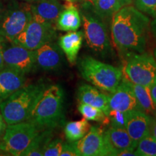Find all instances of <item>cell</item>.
Wrapping results in <instances>:
<instances>
[{
  "label": "cell",
  "instance_id": "obj_1",
  "mask_svg": "<svg viewBox=\"0 0 156 156\" xmlns=\"http://www.w3.org/2000/svg\"><path fill=\"white\" fill-rule=\"evenodd\" d=\"M150 25L148 17L131 5L124 6L113 15L112 41L122 56L145 52Z\"/></svg>",
  "mask_w": 156,
  "mask_h": 156
},
{
  "label": "cell",
  "instance_id": "obj_2",
  "mask_svg": "<svg viewBox=\"0 0 156 156\" xmlns=\"http://www.w3.org/2000/svg\"><path fill=\"white\" fill-rule=\"evenodd\" d=\"M64 93L58 85L46 87L38 98L28 120L40 130L53 129L64 118Z\"/></svg>",
  "mask_w": 156,
  "mask_h": 156
},
{
  "label": "cell",
  "instance_id": "obj_3",
  "mask_svg": "<svg viewBox=\"0 0 156 156\" xmlns=\"http://www.w3.org/2000/svg\"><path fill=\"white\" fill-rule=\"evenodd\" d=\"M46 87L43 83L25 85L0 103V112L6 123L12 124L28 121Z\"/></svg>",
  "mask_w": 156,
  "mask_h": 156
},
{
  "label": "cell",
  "instance_id": "obj_4",
  "mask_svg": "<svg viewBox=\"0 0 156 156\" xmlns=\"http://www.w3.org/2000/svg\"><path fill=\"white\" fill-rule=\"evenodd\" d=\"M78 69L85 80L110 93L116 90L123 77L122 71L119 68L89 56L80 58Z\"/></svg>",
  "mask_w": 156,
  "mask_h": 156
},
{
  "label": "cell",
  "instance_id": "obj_5",
  "mask_svg": "<svg viewBox=\"0 0 156 156\" xmlns=\"http://www.w3.org/2000/svg\"><path fill=\"white\" fill-rule=\"evenodd\" d=\"M83 21L84 38L87 46L93 53L106 58L113 54L106 25L103 20L92 11H83L81 13Z\"/></svg>",
  "mask_w": 156,
  "mask_h": 156
},
{
  "label": "cell",
  "instance_id": "obj_6",
  "mask_svg": "<svg viewBox=\"0 0 156 156\" xmlns=\"http://www.w3.org/2000/svg\"><path fill=\"white\" fill-rule=\"evenodd\" d=\"M41 130L29 121L7 124L0 140V151L13 156H20Z\"/></svg>",
  "mask_w": 156,
  "mask_h": 156
},
{
  "label": "cell",
  "instance_id": "obj_7",
  "mask_svg": "<svg viewBox=\"0 0 156 156\" xmlns=\"http://www.w3.org/2000/svg\"><path fill=\"white\" fill-rule=\"evenodd\" d=\"M123 76L132 83L149 87L156 77V61L149 53L125 56Z\"/></svg>",
  "mask_w": 156,
  "mask_h": 156
},
{
  "label": "cell",
  "instance_id": "obj_8",
  "mask_svg": "<svg viewBox=\"0 0 156 156\" xmlns=\"http://www.w3.org/2000/svg\"><path fill=\"white\" fill-rule=\"evenodd\" d=\"M32 19L31 5L13 3L0 13V37L12 42Z\"/></svg>",
  "mask_w": 156,
  "mask_h": 156
},
{
  "label": "cell",
  "instance_id": "obj_9",
  "mask_svg": "<svg viewBox=\"0 0 156 156\" xmlns=\"http://www.w3.org/2000/svg\"><path fill=\"white\" fill-rule=\"evenodd\" d=\"M55 28V25L41 22L32 17L24 30L12 43L35 51L46 43L53 41L56 37Z\"/></svg>",
  "mask_w": 156,
  "mask_h": 156
},
{
  "label": "cell",
  "instance_id": "obj_10",
  "mask_svg": "<svg viewBox=\"0 0 156 156\" xmlns=\"http://www.w3.org/2000/svg\"><path fill=\"white\" fill-rule=\"evenodd\" d=\"M10 43L9 46L4 45L2 57L5 67L10 68L27 75L36 69L37 65L34 51L29 50L19 45Z\"/></svg>",
  "mask_w": 156,
  "mask_h": 156
},
{
  "label": "cell",
  "instance_id": "obj_11",
  "mask_svg": "<svg viewBox=\"0 0 156 156\" xmlns=\"http://www.w3.org/2000/svg\"><path fill=\"white\" fill-rule=\"evenodd\" d=\"M72 143L80 156L112 155L105 131L99 126H91L83 137Z\"/></svg>",
  "mask_w": 156,
  "mask_h": 156
},
{
  "label": "cell",
  "instance_id": "obj_12",
  "mask_svg": "<svg viewBox=\"0 0 156 156\" xmlns=\"http://www.w3.org/2000/svg\"><path fill=\"white\" fill-rule=\"evenodd\" d=\"M108 97L110 110H118L123 112L133 110L140 111L134 93L124 77H122L119 85L114 92L111 93V95Z\"/></svg>",
  "mask_w": 156,
  "mask_h": 156
},
{
  "label": "cell",
  "instance_id": "obj_13",
  "mask_svg": "<svg viewBox=\"0 0 156 156\" xmlns=\"http://www.w3.org/2000/svg\"><path fill=\"white\" fill-rule=\"evenodd\" d=\"M37 67L46 71H54L62 67V51L53 41L46 43L34 51Z\"/></svg>",
  "mask_w": 156,
  "mask_h": 156
},
{
  "label": "cell",
  "instance_id": "obj_14",
  "mask_svg": "<svg viewBox=\"0 0 156 156\" xmlns=\"http://www.w3.org/2000/svg\"><path fill=\"white\" fill-rule=\"evenodd\" d=\"M105 134L112 156L124 151H134L137 146V142L132 139L125 128L110 126Z\"/></svg>",
  "mask_w": 156,
  "mask_h": 156
},
{
  "label": "cell",
  "instance_id": "obj_15",
  "mask_svg": "<svg viewBox=\"0 0 156 156\" xmlns=\"http://www.w3.org/2000/svg\"><path fill=\"white\" fill-rule=\"evenodd\" d=\"M151 116L139 110L127 112L126 129L132 139L138 142L150 134Z\"/></svg>",
  "mask_w": 156,
  "mask_h": 156
},
{
  "label": "cell",
  "instance_id": "obj_16",
  "mask_svg": "<svg viewBox=\"0 0 156 156\" xmlns=\"http://www.w3.org/2000/svg\"><path fill=\"white\" fill-rule=\"evenodd\" d=\"M36 2L31 5L32 17L41 22L47 23L55 25L56 20L64 5L57 0H35Z\"/></svg>",
  "mask_w": 156,
  "mask_h": 156
},
{
  "label": "cell",
  "instance_id": "obj_17",
  "mask_svg": "<svg viewBox=\"0 0 156 156\" xmlns=\"http://www.w3.org/2000/svg\"><path fill=\"white\" fill-rule=\"evenodd\" d=\"M25 75L5 67L0 71V103L13 93L24 86Z\"/></svg>",
  "mask_w": 156,
  "mask_h": 156
},
{
  "label": "cell",
  "instance_id": "obj_18",
  "mask_svg": "<svg viewBox=\"0 0 156 156\" xmlns=\"http://www.w3.org/2000/svg\"><path fill=\"white\" fill-rule=\"evenodd\" d=\"M77 98L80 103L101 109L108 116L110 112L108 105V95L101 93L92 85L84 84L78 87Z\"/></svg>",
  "mask_w": 156,
  "mask_h": 156
},
{
  "label": "cell",
  "instance_id": "obj_19",
  "mask_svg": "<svg viewBox=\"0 0 156 156\" xmlns=\"http://www.w3.org/2000/svg\"><path fill=\"white\" fill-rule=\"evenodd\" d=\"M84 39L83 31H69L58 39V46L65 54L68 62L75 64L78 53L80 50Z\"/></svg>",
  "mask_w": 156,
  "mask_h": 156
},
{
  "label": "cell",
  "instance_id": "obj_20",
  "mask_svg": "<svg viewBox=\"0 0 156 156\" xmlns=\"http://www.w3.org/2000/svg\"><path fill=\"white\" fill-rule=\"evenodd\" d=\"M81 25L80 12L73 2H67L56 22V28L62 31H76Z\"/></svg>",
  "mask_w": 156,
  "mask_h": 156
},
{
  "label": "cell",
  "instance_id": "obj_21",
  "mask_svg": "<svg viewBox=\"0 0 156 156\" xmlns=\"http://www.w3.org/2000/svg\"><path fill=\"white\" fill-rule=\"evenodd\" d=\"M92 6L93 12L102 20L113 17L124 7L120 0H85Z\"/></svg>",
  "mask_w": 156,
  "mask_h": 156
},
{
  "label": "cell",
  "instance_id": "obj_22",
  "mask_svg": "<svg viewBox=\"0 0 156 156\" xmlns=\"http://www.w3.org/2000/svg\"><path fill=\"white\" fill-rule=\"evenodd\" d=\"M127 82L134 93L140 111L147 114H153L154 110H155V106H154L153 100H152L149 87L133 83L128 80Z\"/></svg>",
  "mask_w": 156,
  "mask_h": 156
},
{
  "label": "cell",
  "instance_id": "obj_23",
  "mask_svg": "<svg viewBox=\"0 0 156 156\" xmlns=\"http://www.w3.org/2000/svg\"><path fill=\"white\" fill-rule=\"evenodd\" d=\"M52 129L41 130L31 141L20 156H43L44 149L52 140Z\"/></svg>",
  "mask_w": 156,
  "mask_h": 156
},
{
  "label": "cell",
  "instance_id": "obj_24",
  "mask_svg": "<svg viewBox=\"0 0 156 156\" xmlns=\"http://www.w3.org/2000/svg\"><path fill=\"white\" fill-rule=\"evenodd\" d=\"M90 127V124L85 119L70 122L65 125L64 134L69 142H74L83 137L88 132Z\"/></svg>",
  "mask_w": 156,
  "mask_h": 156
},
{
  "label": "cell",
  "instance_id": "obj_25",
  "mask_svg": "<svg viewBox=\"0 0 156 156\" xmlns=\"http://www.w3.org/2000/svg\"><path fill=\"white\" fill-rule=\"evenodd\" d=\"M78 111L83 116V118L87 121L101 122L103 124H108L110 122L108 117L103 113L101 109L90 105L80 103L78 106Z\"/></svg>",
  "mask_w": 156,
  "mask_h": 156
},
{
  "label": "cell",
  "instance_id": "obj_26",
  "mask_svg": "<svg viewBox=\"0 0 156 156\" xmlns=\"http://www.w3.org/2000/svg\"><path fill=\"white\" fill-rule=\"evenodd\" d=\"M136 148V155L156 156V140L148 134L138 142Z\"/></svg>",
  "mask_w": 156,
  "mask_h": 156
},
{
  "label": "cell",
  "instance_id": "obj_27",
  "mask_svg": "<svg viewBox=\"0 0 156 156\" xmlns=\"http://www.w3.org/2000/svg\"><path fill=\"white\" fill-rule=\"evenodd\" d=\"M108 117L111 126L114 127L125 128L127 122V112H120L118 110H110Z\"/></svg>",
  "mask_w": 156,
  "mask_h": 156
},
{
  "label": "cell",
  "instance_id": "obj_28",
  "mask_svg": "<svg viewBox=\"0 0 156 156\" xmlns=\"http://www.w3.org/2000/svg\"><path fill=\"white\" fill-rule=\"evenodd\" d=\"M135 7L142 13L156 17V0H134Z\"/></svg>",
  "mask_w": 156,
  "mask_h": 156
},
{
  "label": "cell",
  "instance_id": "obj_29",
  "mask_svg": "<svg viewBox=\"0 0 156 156\" xmlns=\"http://www.w3.org/2000/svg\"><path fill=\"white\" fill-rule=\"evenodd\" d=\"M64 144V142L60 139L51 140L45 147L43 155L60 156Z\"/></svg>",
  "mask_w": 156,
  "mask_h": 156
},
{
  "label": "cell",
  "instance_id": "obj_30",
  "mask_svg": "<svg viewBox=\"0 0 156 156\" xmlns=\"http://www.w3.org/2000/svg\"><path fill=\"white\" fill-rule=\"evenodd\" d=\"M60 156H80L73 143H64Z\"/></svg>",
  "mask_w": 156,
  "mask_h": 156
},
{
  "label": "cell",
  "instance_id": "obj_31",
  "mask_svg": "<svg viewBox=\"0 0 156 156\" xmlns=\"http://www.w3.org/2000/svg\"><path fill=\"white\" fill-rule=\"evenodd\" d=\"M150 93H151V95L153 100L154 106H156V77L151 85L149 86Z\"/></svg>",
  "mask_w": 156,
  "mask_h": 156
},
{
  "label": "cell",
  "instance_id": "obj_32",
  "mask_svg": "<svg viewBox=\"0 0 156 156\" xmlns=\"http://www.w3.org/2000/svg\"><path fill=\"white\" fill-rule=\"evenodd\" d=\"M7 126V124L6 123L2 114L1 112H0V140L2 138L4 134H5Z\"/></svg>",
  "mask_w": 156,
  "mask_h": 156
},
{
  "label": "cell",
  "instance_id": "obj_33",
  "mask_svg": "<svg viewBox=\"0 0 156 156\" xmlns=\"http://www.w3.org/2000/svg\"><path fill=\"white\" fill-rule=\"evenodd\" d=\"M150 134L156 140V117H152L150 124Z\"/></svg>",
  "mask_w": 156,
  "mask_h": 156
},
{
  "label": "cell",
  "instance_id": "obj_34",
  "mask_svg": "<svg viewBox=\"0 0 156 156\" xmlns=\"http://www.w3.org/2000/svg\"><path fill=\"white\" fill-rule=\"evenodd\" d=\"M5 41H6L5 39L0 37V71L5 67V64H4V60L2 57V48L4 45H5Z\"/></svg>",
  "mask_w": 156,
  "mask_h": 156
},
{
  "label": "cell",
  "instance_id": "obj_35",
  "mask_svg": "<svg viewBox=\"0 0 156 156\" xmlns=\"http://www.w3.org/2000/svg\"><path fill=\"white\" fill-rule=\"evenodd\" d=\"M136 156V154L135 151H124L120 152L118 154V156Z\"/></svg>",
  "mask_w": 156,
  "mask_h": 156
},
{
  "label": "cell",
  "instance_id": "obj_36",
  "mask_svg": "<svg viewBox=\"0 0 156 156\" xmlns=\"http://www.w3.org/2000/svg\"><path fill=\"white\" fill-rule=\"evenodd\" d=\"M151 32L153 33V36L156 38V17H154V20L151 23Z\"/></svg>",
  "mask_w": 156,
  "mask_h": 156
},
{
  "label": "cell",
  "instance_id": "obj_37",
  "mask_svg": "<svg viewBox=\"0 0 156 156\" xmlns=\"http://www.w3.org/2000/svg\"><path fill=\"white\" fill-rule=\"evenodd\" d=\"M120 1L123 5V6H126V5H131V4L133 2L134 0H120Z\"/></svg>",
  "mask_w": 156,
  "mask_h": 156
},
{
  "label": "cell",
  "instance_id": "obj_38",
  "mask_svg": "<svg viewBox=\"0 0 156 156\" xmlns=\"http://www.w3.org/2000/svg\"><path fill=\"white\" fill-rule=\"evenodd\" d=\"M64 1H66V2H76L79 1V0H64Z\"/></svg>",
  "mask_w": 156,
  "mask_h": 156
},
{
  "label": "cell",
  "instance_id": "obj_39",
  "mask_svg": "<svg viewBox=\"0 0 156 156\" xmlns=\"http://www.w3.org/2000/svg\"><path fill=\"white\" fill-rule=\"evenodd\" d=\"M153 56H154V58H155V61H156V48H155V50H154V52H153Z\"/></svg>",
  "mask_w": 156,
  "mask_h": 156
},
{
  "label": "cell",
  "instance_id": "obj_40",
  "mask_svg": "<svg viewBox=\"0 0 156 156\" xmlns=\"http://www.w3.org/2000/svg\"><path fill=\"white\" fill-rule=\"evenodd\" d=\"M153 114L155 115V116L156 117V106H155V110H154V112H153Z\"/></svg>",
  "mask_w": 156,
  "mask_h": 156
},
{
  "label": "cell",
  "instance_id": "obj_41",
  "mask_svg": "<svg viewBox=\"0 0 156 156\" xmlns=\"http://www.w3.org/2000/svg\"><path fill=\"white\" fill-rule=\"evenodd\" d=\"M0 11H1V7H0Z\"/></svg>",
  "mask_w": 156,
  "mask_h": 156
},
{
  "label": "cell",
  "instance_id": "obj_42",
  "mask_svg": "<svg viewBox=\"0 0 156 156\" xmlns=\"http://www.w3.org/2000/svg\"><path fill=\"white\" fill-rule=\"evenodd\" d=\"M28 1H30V0H28Z\"/></svg>",
  "mask_w": 156,
  "mask_h": 156
}]
</instances>
